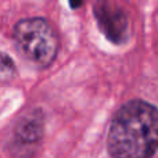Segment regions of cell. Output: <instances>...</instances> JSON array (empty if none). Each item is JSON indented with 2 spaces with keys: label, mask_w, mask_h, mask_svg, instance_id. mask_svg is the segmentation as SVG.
Returning a JSON list of instances; mask_svg holds the SVG:
<instances>
[{
  "label": "cell",
  "mask_w": 158,
  "mask_h": 158,
  "mask_svg": "<svg viewBox=\"0 0 158 158\" xmlns=\"http://www.w3.org/2000/svg\"><path fill=\"white\" fill-rule=\"evenodd\" d=\"M107 148L118 158H147L158 151V108L143 100L123 104L110 125Z\"/></svg>",
  "instance_id": "obj_1"
},
{
  "label": "cell",
  "mask_w": 158,
  "mask_h": 158,
  "mask_svg": "<svg viewBox=\"0 0 158 158\" xmlns=\"http://www.w3.org/2000/svg\"><path fill=\"white\" fill-rule=\"evenodd\" d=\"M94 15L98 27L111 42L121 44L128 33V18L118 6L106 0H98L94 6Z\"/></svg>",
  "instance_id": "obj_3"
},
{
  "label": "cell",
  "mask_w": 158,
  "mask_h": 158,
  "mask_svg": "<svg viewBox=\"0 0 158 158\" xmlns=\"http://www.w3.org/2000/svg\"><path fill=\"white\" fill-rule=\"evenodd\" d=\"M43 136V115L39 111L27 114L15 129V139L21 144L32 146L42 140Z\"/></svg>",
  "instance_id": "obj_4"
},
{
  "label": "cell",
  "mask_w": 158,
  "mask_h": 158,
  "mask_svg": "<svg viewBox=\"0 0 158 158\" xmlns=\"http://www.w3.org/2000/svg\"><path fill=\"white\" fill-rule=\"evenodd\" d=\"M15 64L14 61L8 57L7 54H4L3 52H0V81H10L15 75Z\"/></svg>",
  "instance_id": "obj_5"
},
{
  "label": "cell",
  "mask_w": 158,
  "mask_h": 158,
  "mask_svg": "<svg viewBox=\"0 0 158 158\" xmlns=\"http://www.w3.org/2000/svg\"><path fill=\"white\" fill-rule=\"evenodd\" d=\"M13 39L17 50L36 68H47L58 53V36L47 19L35 17L15 24Z\"/></svg>",
  "instance_id": "obj_2"
}]
</instances>
